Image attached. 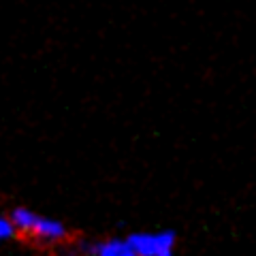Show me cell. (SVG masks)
<instances>
[{
	"label": "cell",
	"mask_w": 256,
	"mask_h": 256,
	"mask_svg": "<svg viewBox=\"0 0 256 256\" xmlns=\"http://www.w3.org/2000/svg\"><path fill=\"white\" fill-rule=\"evenodd\" d=\"M164 256H175V252H173V254H164Z\"/></svg>",
	"instance_id": "5"
},
{
	"label": "cell",
	"mask_w": 256,
	"mask_h": 256,
	"mask_svg": "<svg viewBox=\"0 0 256 256\" xmlns=\"http://www.w3.org/2000/svg\"><path fill=\"white\" fill-rule=\"evenodd\" d=\"M15 233H18V230H15L11 218H2V216H0V242H4V239H11Z\"/></svg>",
	"instance_id": "4"
},
{
	"label": "cell",
	"mask_w": 256,
	"mask_h": 256,
	"mask_svg": "<svg viewBox=\"0 0 256 256\" xmlns=\"http://www.w3.org/2000/svg\"><path fill=\"white\" fill-rule=\"evenodd\" d=\"M11 222L15 230H20L24 237L32 239V242H41L50 246L68 239V230L58 220L45 218V216H38L30 210H24V207H18V210L11 212Z\"/></svg>",
	"instance_id": "1"
},
{
	"label": "cell",
	"mask_w": 256,
	"mask_h": 256,
	"mask_svg": "<svg viewBox=\"0 0 256 256\" xmlns=\"http://www.w3.org/2000/svg\"><path fill=\"white\" fill-rule=\"evenodd\" d=\"M128 244L137 256H164L175 252L178 244V233L171 228H160V230H139V233L128 235Z\"/></svg>",
	"instance_id": "2"
},
{
	"label": "cell",
	"mask_w": 256,
	"mask_h": 256,
	"mask_svg": "<svg viewBox=\"0 0 256 256\" xmlns=\"http://www.w3.org/2000/svg\"><path fill=\"white\" fill-rule=\"evenodd\" d=\"M92 256H137L128 239H107L102 244H94Z\"/></svg>",
	"instance_id": "3"
}]
</instances>
